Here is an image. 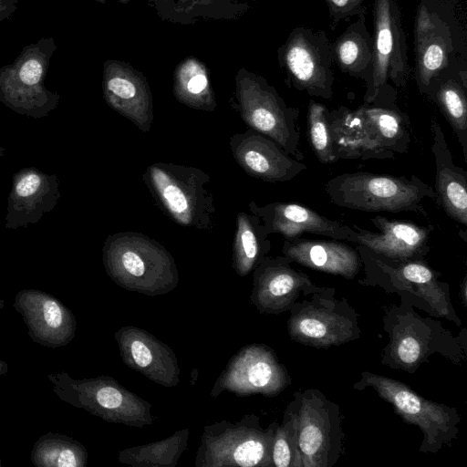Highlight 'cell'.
Segmentation results:
<instances>
[{"mask_svg":"<svg viewBox=\"0 0 467 467\" xmlns=\"http://www.w3.org/2000/svg\"><path fill=\"white\" fill-rule=\"evenodd\" d=\"M413 36L415 79L421 94L445 77L467 81L466 21L456 0H420Z\"/></svg>","mask_w":467,"mask_h":467,"instance_id":"6da1fadb","label":"cell"},{"mask_svg":"<svg viewBox=\"0 0 467 467\" xmlns=\"http://www.w3.org/2000/svg\"><path fill=\"white\" fill-rule=\"evenodd\" d=\"M395 90L390 85L381 95L357 109L340 107L327 110L331 140L337 160L339 159H393L396 153H405L410 141L409 120L393 100Z\"/></svg>","mask_w":467,"mask_h":467,"instance_id":"7a4b0ae2","label":"cell"},{"mask_svg":"<svg viewBox=\"0 0 467 467\" xmlns=\"http://www.w3.org/2000/svg\"><path fill=\"white\" fill-rule=\"evenodd\" d=\"M107 275L119 286L150 296L165 295L179 284L171 254L158 241L136 232L109 235L102 248Z\"/></svg>","mask_w":467,"mask_h":467,"instance_id":"3957f363","label":"cell"},{"mask_svg":"<svg viewBox=\"0 0 467 467\" xmlns=\"http://www.w3.org/2000/svg\"><path fill=\"white\" fill-rule=\"evenodd\" d=\"M142 181L175 223L199 231L214 229L216 206L208 173L192 166L155 162L147 167Z\"/></svg>","mask_w":467,"mask_h":467,"instance_id":"277c9868","label":"cell"},{"mask_svg":"<svg viewBox=\"0 0 467 467\" xmlns=\"http://www.w3.org/2000/svg\"><path fill=\"white\" fill-rule=\"evenodd\" d=\"M330 202L362 212H413L427 216L421 202L436 201L434 189L415 175L392 176L368 171L346 172L325 184Z\"/></svg>","mask_w":467,"mask_h":467,"instance_id":"5b68a950","label":"cell"},{"mask_svg":"<svg viewBox=\"0 0 467 467\" xmlns=\"http://www.w3.org/2000/svg\"><path fill=\"white\" fill-rule=\"evenodd\" d=\"M400 306L386 311L384 329L389 342L383 349L381 363L391 368L413 373L434 353L458 362L465 358L459 342L438 321L420 317L402 297Z\"/></svg>","mask_w":467,"mask_h":467,"instance_id":"8992f818","label":"cell"},{"mask_svg":"<svg viewBox=\"0 0 467 467\" xmlns=\"http://www.w3.org/2000/svg\"><path fill=\"white\" fill-rule=\"evenodd\" d=\"M277 422L263 428L259 417L247 414L239 421L222 420L203 427L195 467H270Z\"/></svg>","mask_w":467,"mask_h":467,"instance_id":"52a82bcc","label":"cell"},{"mask_svg":"<svg viewBox=\"0 0 467 467\" xmlns=\"http://www.w3.org/2000/svg\"><path fill=\"white\" fill-rule=\"evenodd\" d=\"M353 388H372L408 424L417 425L423 440L420 452H438L443 446H451L459 432L461 415L456 408L426 400L405 383L363 371Z\"/></svg>","mask_w":467,"mask_h":467,"instance_id":"ba28073f","label":"cell"},{"mask_svg":"<svg viewBox=\"0 0 467 467\" xmlns=\"http://www.w3.org/2000/svg\"><path fill=\"white\" fill-rule=\"evenodd\" d=\"M53 391L63 401L106 421L142 428L151 425V404L120 385L114 378L99 376L74 379L66 372L48 375Z\"/></svg>","mask_w":467,"mask_h":467,"instance_id":"9c48e42d","label":"cell"},{"mask_svg":"<svg viewBox=\"0 0 467 467\" xmlns=\"http://www.w3.org/2000/svg\"><path fill=\"white\" fill-rule=\"evenodd\" d=\"M335 288L319 287L290 308L287 332L299 344L327 348L360 337L358 314L347 298H337Z\"/></svg>","mask_w":467,"mask_h":467,"instance_id":"30bf717a","label":"cell"},{"mask_svg":"<svg viewBox=\"0 0 467 467\" xmlns=\"http://www.w3.org/2000/svg\"><path fill=\"white\" fill-rule=\"evenodd\" d=\"M301 467H333L344 452L339 407L317 389L295 392Z\"/></svg>","mask_w":467,"mask_h":467,"instance_id":"8fae6325","label":"cell"},{"mask_svg":"<svg viewBox=\"0 0 467 467\" xmlns=\"http://www.w3.org/2000/svg\"><path fill=\"white\" fill-rule=\"evenodd\" d=\"M361 262L366 265L367 280L374 285L387 280L379 285L394 286L397 293L406 292L424 301L436 317H444L457 326L462 322L451 302L450 289L441 282L439 274L423 261L400 262L387 259L365 246L356 244Z\"/></svg>","mask_w":467,"mask_h":467,"instance_id":"7c38bea8","label":"cell"},{"mask_svg":"<svg viewBox=\"0 0 467 467\" xmlns=\"http://www.w3.org/2000/svg\"><path fill=\"white\" fill-rule=\"evenodd\" d=\"M331 41L324 30L296 26L279 49L287 80L298 91L331 99L334 74Z\"/></svg>","mask_w":467,"mask_h":467,"instance_id":"4fadbf2b","label":"cell"},{"mask_svg":"<svg viewBox=\"0 0 467 467\" xmlns=\"http://www.w3.org/2000/svg\"><path fill=\"white\" fill-rule=\"evenodd\" d=\"M373 62L365 102H372L390 80L405 88L410 74L402 15L396 0H374Z\"/></svg>","mask_w":467,"mask_h":467,"instance_id":"5bb4252c","label":"cell"},{"mask_svg":"<svg viewBox=\"0 0 467 467\" xmlns=\"http://www.w3.org/2000/svg\"><path fill=\"white\" fill-rule=\"evenodd\" d=\"M291 384L286 368L265 344H249L231 357L211 390L216 398L223 391L244 397H275Z\"/></svg>","mask_w":467,"mask_h":467,"instance_id":"9a60e30c","label":"cell"},{"mask_svg":"<svg viewBox=\"0 0 467 467\" xmlns=\"http://www.w3.org/2000/svg\"><path fill=\"white\" fill-rule=\"evenodd\" d=\"M237 110L249 129L273 140L291 157L303 160L296 124L300 111L286 105L272 87L259 80L244 86Z\"/></svg>","mask_w":467,"mask_h":467,"instance_id":"2e32d148","label":"cell"},{"mask_svg":"<svg viewBox=\"0 0 467 467\" xmlns=\"http://www.w3.org/2000/svg\"><path fill=\"white\" fill-rule=\"evenodd\" d=\"M283 255L265 256L253 270L250 301L261 314L279 315L289 311L304 296L317 289L309 276L292 266Z\"/></svg>","mask_w":467,"mask_h":467,"instance_id":"e0dca14e","label":"cell"},{"mask_svg":"<svg viewBox=\"0 0 467 467\" xmlns=\"http://www.w3.org/2000/svg\"><path fill=\"white\" fill-rule=\"evenodd\" d=\"M120 358L131 369L167 388L180 381L181 368L174 351L147 330L123 326L114 333Z\"/></svg>","mask_w":467,"mask_h":467,"instance_id":"ac0fdd59","label":"cell"},{"mask_svg":"<svg viewBox=\"0 0 467 467\" xmlns=\"http://www.w3.org/2000/svg\"><path fill=\"white\" fill-rule=\"evenodd\" d=\"M229 146L244 172L264 182H288L307 169L273 140L252 129L234 134Z\"/></svg>","mask_w":467,"mask_h":467,"instance_id":"d6986e66","label":"cell"},{"mask_svg":"<svg viewBox=\"0 0 467 467\" xmlns=\"http://www.w3.org/2000/svg\"><path fill=\"white\" fill-rule=\"evenodd\" d=\"M15 309L22 316L29 337L42 346L58 348L75 337L77 322L73 313L55 296L39 290L17 293Z\"/></svg>","mask_w":467,"mask_h":467,"instance_id":"ffe728a7","label":"cell"},{"mask_svg":"<svg viewBox=\"0 0 467 467\" xmlns=\"http://www.w3.org/2000/svg\"><path fill=\"white\" fill-rule=\"evenodd\" d=\"M378 232L353 224L350 241L394 261H423L429 253V236L432 227L420 226L410 221L390 220L381 215L370 219Z\"/></svg>","mask_w":467,"mask_h":467,"instance_id":"44dd1931","label":"cell"},{"mask_svg":"<svg viewBox=\"0 0 467 467\" xmlns=\"http://www.w3.org/2000/svg\"><path fill=\"white\" fill-rule=\"evenodd\" d=\"M250 213L260 217L268 234H279L285 239L300 237L304 233L350 242L355 230L338 221L295 202H274L264 206L250 202Z\"/></svg>","mask_w":467,"mask_h":467,"instance_id":"7402d4cb","label":"cell"},{"mask_svg":"<svg viewBox=\"0 0 467 467\" xmlns=\"http://www.w3.org/2000/svg\"><path fill=\"white\" fill-rule=\"evenodd\" d=\"M283 255L305 267L353 279L362 262L357 249L340 240L285 239Z\"/></svg>","mask_w":467,"mask_h":467,"instance_id":"603a6c76","label":"cell"},{"mask_svg":"<svg viewBox=\"0 0 467 467\" xmlns=\"http://www.w3.org/2000/svg\"><path fill=\"white\" fill-rule=\"evenodd\" d=\"M436 201L457 223L467 224V172L456 166L439 122L431 121Z\"/></svg>","mask_w":467,"mask_h":467,"instance_id":"cb8c5ba5","label":"cell"},{"mask_svg":"<svg viewBox=\"0 0 467 467\" xmlns=\"http://www.w3.org/2000/svg\"><path fill=\"white\" fill-rule=\"evenodd\" d=\"M56 182V178L51 179L37 170L20 171L14 177L8 198L6 226L16 228L35 223L51 210L59 195Z\"/></svg>","mask_w":467,"mask_h":467,"instance_id":"d4e9b609","label":"cell"},{"mask_svg":"<svg viewBox=\"0 0 467 467\" xmlns=\"http://www.w3.org/2000/svg\"><path fill=\"white\" fill-rule=\"evenodd\" d=\"M367 8L358 19L349 23L337 38L331 43L333 61L342 73L365 81L369 88L373 62V36L366 26Z\"/></svg>","mask_w":467,"mask_h":467,"instance_id":"484cf974","label":"cell"},{"mask_svg":"<svg viewBox=\"0 0 467 467\" xmlns=\"http://www.w3.org/2000/svg\"><path fill=\"white\" fill-rule=\"evenodd\" d=\"M232 250V266L240 276H246L265 257L271 242L259 216L240 212L236 216Z\"/></svg>","mask_w":467,"mask_h":467,"instance_id":"4316f807","label":"cell"},{"mask_svg":"<svg viewBox=\"0 0 467 467\" xmlns=\"http://www.w3.org/2000/svg\"><path fill=\"white\" fill-rule=\"evenodd\" d=\"M467 81L445 77L433 82L426 96L435 102L450 123L467 157Z\"/></svg>","mask_w":467,"mask_h":467,"instance_id":"83f0119b","label":"cell"},{"mask_svg":"<svg viewBox=\"0 0 467 467\" xmlns=\"http://www.w3.org/2000/svg\"><path fill=\"white\" fill-rule=\"evenodd\" d=\"M189 429L176 431L163 440L119 451L118 460L133 467H175L187 447Z\"/></svg>","mask_w":467,"mask_h":467,"instance_id":"f1b7e54d","label":"cell"},{"mask_svg":"<svg viewBox=\"0 0 467 467\" xmlns=\"http://www.w3.org/2000/svg\"><path fill=\"white\" fill-rule=\"evenodd\" d=\"M31 461L37 467H85L88 451L71 437L48 432L35 442Z\"/></svg>","mask_w":467,"mask_h":467,"instance_id":"f546056e","label":"cell"},{"mask_svg":"<svg viewBox=\"0 0 467 467\" xmlns=\"http://www.w3.org/2000/svg\"><path fill=\"white\" fill-rule=\"evenodd\" d=\"M272 462L275 467H301L297 441V420L289 402L280 424H277L272 447Z\"/></svg>","mask_w":467,"mask_h":467,"instance_id":"4dcf8cb0","label":"cell"},{"mask_svg":"<svg viewBox=\"0 0 467 467\" xmlns=\"http://www.w3.org/2000/svg\"><path fill=\"white\" fill-rule=\"evenodd\" d=\"M327 110L324 104L310 99L307 110L308 137L313 151L324 164L337 161L333 149Z\"/></svg>","mask_w":467,"mask_h":467,"instance_id":"1f68e13d","label":"cell"},{"mask_svg":"<svg viewBox=\"0 0 467 467\" xmlns=\"http://www.w3.org/2000/svg\"><path fill=\"white\" fill-rule=\"evenodd\" d=\"M366 0H325L329 17L330 28L334 30L337 25L350 17L358 16L364 8Z\"/></svg>","mask_w":467,"mask_h":467,"instance_id":"d6a6232c","label":"cell"},{"mask_svg":"<svg viewBox=\"0 0 467 467\" xmlns=\"http://www.w3.org/2000/svg\"><path fill=\"white\" fill-rule=\"evenodd\" d=\"M42 76V66L36 59H30L22 66L19 77L26 85H36Z\"/></svg>","mask_w":467,"mask_h":467,"instance_id":"836d02e7","label":"cell"},{"mask_svg":"<svg viewBox=\"0 0 467 467\" xmlns=\"http://www.w3.org/2000/svg\"><path fill=\"white\" fill-rule=\"evenodd\" d=\"M460 296H462V301L463 306L466 307V306H467V304H466V301H467V278H466V276H464V278L462 280V283L461 285V290H460Z\"/></svg>","mask_w":467,"mask_h":467,"instance_id":"e575fe53","label":"cell"},{"mask_svg":"<svg viewBox=\"0 0 467 467\" xmlns=\"http://www.w3.org/2000/svg\"><path fill=\"white\" fill-rule=\"evenodd\" d=\"M7 364L0 358V377L6 374Z\"/></svg>","mask_w":467,"mask_h":467,"instance_id":"d590c367","label":"cell"},{"mask_svg":"<svg viewBox=\"0 0 467 467\" xmlns=\"http://www.w3.org/2000/svg\"><path fill=\"white\" fill-rule=\"evenodd\" d=\"M0 466H1V460H0Z\"/></svg>","mask_w":467,"mask_h":467,"instance_id":"8d00e7d4","label":"cell"}]
</instances>
